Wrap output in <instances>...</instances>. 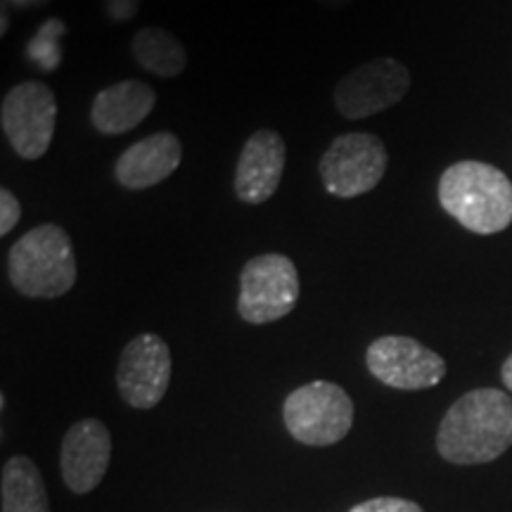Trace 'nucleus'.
I'll use <instances>...</instances> for the list:
<instances>
[{"instance_id": "obj_4", "label": "nucleus", "mask_w": 512, "mask_h": 512, "mask_svg": "<svg viewBox=\"0 0 512 512\" xmlns=\"http://www.w3.org/2000/svg\"><path fill=\"white\" fill-rule=\"evenodd\" d=\"M283 420L299 444L332 446L354 427V401L339 384L313 380L287 396Z\"/></svg>"}, {"instance_id": "obj_12", "label": "nucleus", "mask_w": 512, "mask_h": 512, "mask_svg": "<svg viewBox=\"0 0 512 512\" xmlns=\"http://www.w3.org/2000/svg\"><path fill=\"white\" fill-rule=\"evenodd\" d=\"M112 458L110 430L100 420L74 422L62 439V479L74 494H91L105 479Z\"/></svg>"}, {"instance_id": "obj_21", "label": "nucleus", "mask_w": 512, "mask_h": 512, "mask_svg": "<svg viewBox=\"0 0 512 512\" xmlns=\"http://www.w3.org/2000/svg\"><path fill=\"white\" fill-rule=\"evenodd\" d=\"M316 3L325 10H344V8H349L354 0H316Z\"/></svg>"}, {"instance_id": "obj_18", "label": "nucleus", "mask_w": 512, "mask_h": 512, "mask_svg": "<svg viewBox=\"0 0 512 512\" xmlns=\"http://www.w3.org/2000/svg\"><path fill=\"white\" fill-rule=\"evenodd\" d=\"M22 219V202L10 188H0V235H10Z\"/></svg>"}, {"instance_id": "obj_22", "label": "nucleus", "mask_w": 512, "mask_h": 512, "mask_svg": "<svg viewBox=\"0 0 512 512\" xmlns=\"http://www.w3.org/2000/svg\"><path fill=\"white\" fill-rule=\"evenodd\" d=\"M5 3H17V5H38V3H46V0H5Z\"/></svg>"}, {"instance_id": "obj_16", "label": "nucleus", "mask_w": 512, "mask_h": 512, "mask_svg": "<svg viewBox=\"0 0 512 512\" xmlns=\"http://www.w3.org/2000/svg\"><path fill=\"white\" fill-rule=\"evenodd\" d=\"M0 512H50L46 484L36 463L27 456H12L0 479Z\"/></svg>"}, {"instance_id": "obj_8", "label": "nucleus", "mask_w": 512, "mask_h": 512, "mask_svg": "<svg viewBox=\"0 0 512 512\" xmlns=\"http://www.w3.org/2000/svg\"><path fill=\"white\" fill-rule=\"evenodd\" d=\"M411 91V72L394 57H375L337 81L332 102L349 121H361L399 105Z\"/></svg>"}, {"instance_id": "obj_19", "label": "nucleus", "mask_w": 512, "mask_h": 512, "mask_svg": "<svg viewBox=\"0 0 512 512\" xmlns=\"http://www.w3.org/2000/svg\"><path fill=\"white\" fill-rule=\"evenodd\" d=\"M105 5V15L112 19L114 24H126L138 17L143 0H102Z\"/></svg>"}, {"instance_id": "obj_10", "label": "nucleus", "mask_w": 512, "mask_h": 512, "mask_svg": "<svg viewBox=\"0 0 512 512\" xmlns=\"http://www.w3.org/2000/svg\"><path fill=\"white\" fill-rule=\"evenodd\" d=\"M171 384V349L155 332H143L119 356L117 387L121 399L136 411H150Z\"/></svg>"}, {"instance_id": "obj_5", "label": "nucleus", "mask_w": 512, "mask_h": 512, "mask_svg": "<svg viewBox=\"0 0 512 512\" xmlns=\"http://www.w3.org/2000/svg\"><path fill=\"white\" fill-rule=\"evenodd\" d=\"M387 166L389 152L382 138L368 131H351L337 136L320 155L318 176L332 197L354 200L382 183Z\"/></svg>"}, {"instance_id": "obj_3", "label": "nucleus", "mask_w": 512, "mask_h": 512, "mask_svg": "<svg viewBox=\"0 0 512 512\" xmlns=\"http://www.w3.org/2000/svg\"><path fill=\"white\" fill-rule=\"evenodd\" d=\"M10 285L27 299L64 297L79 280L74 242L57 223L27 230L8 252Z\"/></svg>"}, {"instance_id": "obj_2", "label": "nucleus", "mask_w": 512, "mask_h": 512, "mask_svg": "<svg viewBox=\"0 0 512 512\" xmlns=\"http://www.w3.org/2000/svg\"><path fill=\"white\" fill-rule=\"evenodd\" d=\"M439 204L470 233H503L512 223V183L494 164L465 159L441 174Z\"/></svg>"}, {"instance_id": "obj_1", "label": "nucleus", "mask_w": 512, "mask_h": 512, "mask_svg": "<svg viewBox=\"0 0 512 512\" xmlns=\"http://www.w3.org/2000/svg\"><path fill=\"white\" fill-rule=\"evenodd\" d=\"M512 446V396L472 389L448 408L437 432L439 456L453 465H484Z\"/></svg>"}, {"instance_id": "obj_15", "label": "nucleus", "mask_w": 512, "mask_h": 512, "mask_svg": "<svg viewBox=\"0 0 512 512\" xmlns=\"http://www.w3.org/2000/svg\"><path fill=\"white\" fill-rule=\"evenodd\" d=\"M128 50L140 69L159 79H176L188 67V50L183 41L162 27L138 29L128 43Z\"/></svg>"}, {"instance_id": "obj_7", "label": "nucleus", "mask_w": 512, "mask_h": 512, "mask_svg": "<svg viewBox=\"0 0 512 512\" xmlns=\"http://www.w3.org/2000/svg\"><path fill=\"white\" fill-rule=\"evenodd\" d=\"M57 98L41 81H22L5 93L0 128L17 157L36 162L48 152L55 136Z\"/></svg>"}, {"instance_id": "obj_14", "label": "nucleus", "mask_w": 512, "mask_h": 512, "mask_svg": "<svg viewBox=\"0 0 512 512\" xmlns=\"http://www.w3.org/2000/svg\"><path fill=\"white\" fill-rule=\"evenodd\" d=\"M157 107L155 88L126 79L102 88L91 102V124L102 136H124L138 128Z\"/></svg>"}, {"instance_id": "obj_9", "label": "nucleus", "mask_w": 512, "mask_h": 512, "mask_svg": "<svg viewBox=\"0 0 512 512\" xmlns=\"http://www.w3.org/2000/svg\"><path fill=\"white\" fill-rule=\"evenodd\" d=\"M366 366L375 380L401 392L432 389L446 377V361L437 351L403 335L377 337L366 351Z\"/></svg>"}, {"instance_id": "obj_13", "label": "nucleus", "mask_w": 512, "mask_h": 512, "mask_svg": "<svg viewBox=\"0 0 512 512\" xmlns=\"http://www.w3.org/2000/svg\"><path fill=\"white\" fill-rule=\"evenodd\" d=\"M183 143L174 131H157L121 152L114 164V181L124 190H150L164 183L181 166Z\"/></svg>"}, {"instance_id": "obj_20", "label": "nucleus", "mask_w": 512, "mask_h": 512, "mask_svg": "<svg viewBox=\"0 0 512 512\" xmlns=\"http://www.w3.org/2000/svg\"><path fill=\"white\" fill-rule=\"evenodd\" d=\"M501 380L505 384V389H508V392H512V354L505 358V363H503V368H501Z\"/></svg>"}, {"instance_id": "obj_17", "label": "nucleus", "mask_w": 512, "mask_h": 512, "mask_svg": "<svg viewBox=\"0 0 512 512\" xmlns=\"http://www.w3.org/2000/svg\"><path fill=\"white\" fill-rule=\"evenodd\" d=\"M349 512H425L418 503L406 501V498H394V496H380L370 498L351 508Z\"/></svg>"}, {"instance_id": "obj_11", "label": "nucleus", "mask_w": 512, "mask_h": 512, "mask_svg": "<svg viewBox=\"0 0 512 512\" xmlns=\"http://www.w3.org/2000/svg\"><path fill=\"white\" fill-rule=\"evenodd\" d=\"M287 164L285 138L275 128H256L242 145L233 190L242 204L259 207L278 192Z\"/></svg>"}, {"instance_id": "obj_6", "label": "nucleus", "mask_w": 512, "mask_h": 512, "mask_svg": "<svg viewBox=\"0 0 512 512\" xmlns=\"http://www.w3.org/2000/svg\"><path fill=\"white\" fill-rule=\"evenodd\" d=\"M299 302V271L285 254L252 256L240 273L238 313L249 325L283 320Z\"/></svg>"}]
</instances>
